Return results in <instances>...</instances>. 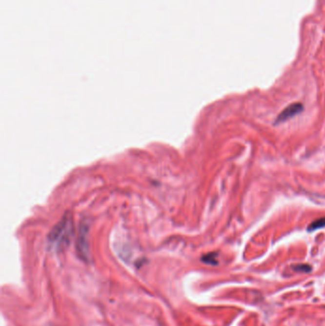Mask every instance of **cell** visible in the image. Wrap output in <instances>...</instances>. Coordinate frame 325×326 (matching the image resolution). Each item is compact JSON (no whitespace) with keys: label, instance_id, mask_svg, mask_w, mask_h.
<instances>
[{"label":"cell","instance_id":"cell-3","mask_svg":"<svg viewBox=\"0 0 325 326\" xmlns=\"http://www.w3.org/2000/svg\"><path fill=\"white\" fill-rule=\"evenodd\" d=\"M303 109H304V106L301 103H293V104L289 105L278 116L277 123L284 122L286 121H288L289 119H291V118L297 116L298 114H300L303 111Z\"/></svg>","mask_w":325,"mask_h":326},{"label":"cell","instance_id":"cell-2","mask_svg":"<svg viewBox=\"0 0 325 326\" xmlns=\"http://www.w3.org/2000/svg\"><path fill=\"white\" fill-rule=\"evenodd\" d=\"M78 253L80 257L84 261H88L90 257L89 253V245H88V241H87V229L86 226L82 225L81 230L80 232L79 240H78Z\"/></svg>","mask_w":325,"mask_h":326},{"label":"cell","instance_id":"cell-4","mask_svg":"<svg viewBox=\"0 0 325 326\" xmlns=\"http://www.w3.org/2000/svg\"><path fill=\"white\" fill-rule=\"evenodd\" d=\"M325 218H322V219H319V220L315 221L314 223H312L311 225L308 227V230H309V231H314V230L323 228V227H325Z\"/></svg>","mask_w":325,"mask_h":326},{"label":"cell","instance_id":"cell-1","mask_svg":"<svg viewBox=\"0 0 325 326\" xmlns=\"http://www.w3.org/2000/svg\"><path fill=\"white\" fill-rule=\"evenodd\" d=\"M72 222L69 218H64L51 232L49 241L55 247L62 248L68 244L72 236Z\"/></svg>","mask_w":325,"mask_h":326},{"label":"cell","instance_id":"cell-6","mask_svg":"<svg viewBox=\"0 0 325 326\" xmlns=\"http://www.w3.org/2000/svg\"><path fill=\"white\" fill-rule=\"evenodd\" d=\"M295 269L297 271H303V272H309L311 270V268L308 265H298L295 267Z\"/></svg>","mask_w":325,"mask_h":326},{"label":"cell","instance_id":"cell-5","mask_svg":"<svg viewBox=\"0 0 325 326\" xmlns=\"http://www.w3.org/2000/svg\"><path fill=\"white\" fill-rule=\"evenodd\" d=\"M216 258H217V254H215V253H211V254H208V255H206L205 257H203V261L205 264L215 265L218 264Z\"/></svg>","mask_w":325,"mask_h":326}]
</instances>
